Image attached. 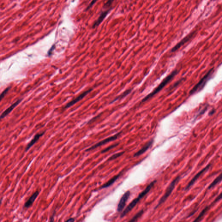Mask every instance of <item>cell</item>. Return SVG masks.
<instances>
[{
    "instance_id": "cell-2",
    "label": "cell",
    "mask_w": 222,
    "mask_h": 222,
    "mask_svg": "<svg viewBox=\"0 0 222 222\" xmlns=\"http://www.w3.org/2000/svg\"><path fill=\"white\" fill-rule=\"evenodd\" d=\"M214 73V68L211 69L208 73L202 78L197 84L194 86L190 92V95H193L203 90L207 82L211 78Z\"/></svg>"
},
{
    "instance_id": "cell-13",
    "label": "cell",
    "mask_w": 222,
    "mask_h": 222,
    "mask_svg": "<svg viewBox=\"0 0 222 222\" xmlns=\"http://www.w3.org/2000/svg\"><path fill=\"white\" fill-rule=\"evenodd\" d=\"M153 143V139H151L150 141H149L142 148L138 150V152H136V153L134 155V157H138V156L143 154L144 152H146L149 148H150L152 146Z\"/></svg>"
},
{
    "instance_id": "cell-26",
    "label": "cell",
    "mask_w": 222,
    "mask_h": 222,
    "mask_svg": "<svg viewBox=\"0 0 222 222\" xmlns=\"http://www.w3.org/2000/svg\"><path fill=\"white\" fill-rule=\"evenodd\" d=\"M207 106L205 108H204L202 111H201V112H200L199 115H203V114H204V113H205V112L207 111Z\"/></svg>"
},
{
    "instance_id": "cell-4",
    "label": "cell",
    "mask_w": 222,
    "mask_h": 222,
    "mask_svg": "<svg viewBox=\"0 0 222 222\" xmlns=\"http://www.w3.org/2000/svg\"><path fill=\"white\" fill-rule=\"evenodd\" d=\"M121 133H122V132H120L118 133L115 134L114 136H111V137H108V138L105 139L104 140H102V141L98 142V143L96 144L95 145L92 146L91 147L87 149L86 151H90V150H92L95 149L96 148L100 147V146H102V145L106 144L108 143L109 142H112V141H115V140H116L118 138L119 135L121 134Z\"/></svg>"
},
{
    "instance_id": "cell-5",
    "label": "cell",
    "mask_w": 222,
    "mask_h": 222,
    "mask_svg": "<svg viewBox=\"0 0 222 222\" xmlns=\"http://www.w3.org/2000/svg\"><path fill=\"white\" fill-rule=\"evenodd\" d=\"M211 164H209L207 165V166L204 168V169H203L201 171H200L198 174H197L192 179L191 181L189 182V184H188L186 187H185V191H187V190H189L191 187L193 185H194V183H195L196 181H197V179L200 177L201 176L203 173L206 172V171H207L209 169L211 168Z\"/></svg>"
},
{
    "instance_id": "cell-16",
    "label": "cell",
    "mask_w": 222,
    "mask_h": 222,
    "mask_svg": "<svg viewBox=\"0 0 222 222\" xmlns=\"http://www.w3.org/2000/svg\"><path fill=\"white\" fill-rule=\"evenodd\" d=\"M120 175H121L120 174H118V175H116L115 176H114V177H112V178H111V179H110L109 181H108L107 183H106V184H104L103 185H102V186L101 187L100 189L107 188L108 187L112 185V184H114V183H115V181L119 178Z\"/></svg>"
},
{
    "instance_id": "cell-19",
    "label": "cell",
    "mask_w": 222,
    "mask_h": 222,
    "mask_svg": "<svg viewBox=\"0 0 222 222\" xmlns=\"http://www.w3.org/2000/svg\"><path fill=\"white\" fill-rule=\"evenodd\" d=\"M124 151H122V152H119L118 153L115 154H113V155L111 156L110 158H108V160H113L116 159L117 158H119L120 156H122V154H124Z\"/></svg>"
},
{
    "instance_id": "cell-15",
    "label": "cell",
    "mask_w": 222,
    "mask_h": 222,
    "mask_svg": "<svg viewBox=\"0 0 222 222\" xmlns=\"http://www.w3.org/2000/svg\"><path fill=\"white\" fill-rule=\"evenodd\" d=\"M109 11H110V10L105 11L102 13L100 15L99 17V18L96 21L95 23L93 24V28L99 26V25L102 22V21L105 19V17H106V16L107 15L108 13L109 12Z\"/></svg>"
},
{
    "instance_id": "cell-11",
    "label": "cell",
    "mask_w": 222,
    "mask_h": 222,
    "mask_svg": "<svg viewBox=\"0 0 222 222\" xmlns=\"http://www.w3.org/2000/svg\"><path fill=\"white\" fill-rule=\"evenodd\" d=\"M39 191H36L30 197V198L27 201L24 203V206L23 207V209H28L30 207L32 206L33 203L35 201V200L37 199V197L38 196L39 194Z\"/></svg>"
},
{
    "instance_id": "cell-8",
    "label": "cell",
    "mask_w": 222,
    "mask_h": 222,
    "mask_svg": "<svg viewBox=\"0 0 222 222\" xmlns=\"http://www.w3.org/2000/svg\"><path fill=\"white\" fill-rule=\"evenodd\" d=\"M141 200L138 197H137L136 199H134L128 206L127 207L125 210L123 211L121 215V218L123 217L124 216H126L127 214L129 212L131 211L135 207L137 203L139 202V201Z\"/></svg>"
},
{
    "instance_id": "cell-17",
    "label": "cell",
    "mask_w": 222,
    "mask_h": 222,
    "mask_svg": "<svg viewBox=\"0 0 222 222\" xmlns=\"http://www.w3.org/2000/svg\"><path fill=\"white\" fill-rule=\"evenodd\" d=\"M222 181V174H220L215 180L213 181V182L209 185L208 187V189H212L215 186L217 185V184H219L220 182Z\"/></svg>"
},
{
    "instance_id": "cell-20",
    "label": "cell",
    "mask_w": 222,
    "mask_h": 222,
    "mask_svg": "<svg viewBox=\"0 0 222 222\" xmlns=\"http://www.w3.org/2000/svg\"><path fill=\"white\" fill-rule=\"evenodd\" d=\"M132 91V90H128L124 92L122 95H120L117 98H116V100L114 101H116V100H118V99H122V98H124V97H126V96H127L129 94L130 92Z\"/></svg>"
},
{
    "instance_id": "cell-14",
    "label": "cell",
    "mask_w": 222,
    "mask_h": 222,
    "mask_svg": "<svg viewBox=\"0 0 222 222\" xmlns=\"http://www.w3.org/2000/svg\"><path fill=\"white\" fill-rule=\"evenodd\" d=\"M21 100H18L17 101L15 102L13 104H12L11 106L9 107L8 108H7V109L5 112H3V113L0 116V120H1L2 118L5 117L7 115H8L10 112H11L12 111V110H13V109H14V108H15L20 103V102H21Z\"/></svg>"
},
{
    "instance_id": "cell-10",
    "label": "cell",
    "mask_w": 222,
    "mask_h": 222,
    "mask_svg": "<svg viewBox=\"0 0 222 222\" xmlns=\"http://www.w3.org/2000/svg\"><path fill=\"white\" fill-rule=\"evenodd\" d=\"M92 90V89H90V90H88L84 92H83V93H82L80 96H78L77 97L75 98L74 100H73L72 101L70 102L67 103V104L66 105L65 108H69L72 106L73 105H74L76 103H77V102L80 101L81 100H82L83 98H84L85 97L88 93H90Z\"/></svg>"
},
{
    "instance_id": "cell-24",
    "label": "cell",
    "mask_w": 222,
    "mask_h": 222,
    "mask_svg": "<svg viewBox=\"0 0 222 222\" xmlns=\"http://www.w3.org/2000/svg\"><path fill=\"white\" fill-rule=\"evenodd\" d=\"M97 1H98V0H92V1L91 2L90 4V5L88 6V7L86 8V10H89L91 7H92V6L94 5V4H95Z\"/></svg>"
},
{
    "instance_id": "cell-3",
    "label": "cell",
    "mask_w": 222,
    "mask_h": 222,
    "mask_svg": "<svg viewBox=\"0 0 222 222\" xmlns=\"http://www.w3.org/2000/svg\"><path fill=\"white\" fill-rule=\"evenodd\" d=\"M180 179H181V177L180 176L177 177L175 180H173L172 182L169 185V186L168 187V188L166 189L165 193H164V195L161 197V199L159 201L158 203L157 204V206L154 207V209H157L158 207H159L162 203H164L168 199V197L171 194V193L172 192L173 190L175 189L176 185L179 182Z\"/></svg>"
},
{
    "instance_id": "cell-22",
    "label": "cell",
    "mask_w": 222,
    "mask_h": 222,
    "mask_svg": "<svg viewBox=\"0 0 222 222\" xmlns=\"http://www.w3.org/2000/svg\"><path fill=\"white\" fill-rule=\"evenodd\" d=\"M10 88H11V87H8V88H6V89L1 93V94L0 95V101H1V100H2V99L5 97V95L7 93V92H8V91H9V90L10 89Z\"/></svg>"
},
{
    "instance_id": "cell-29",
    "label": "cell",
    "mask_w": 222,
    "mask_h": 222,
    "mask_svg": "<svg viewBox=\"0 0 222 222\" xmlns=\"http://www.w3.org/2000/svg\"><path fill=\"white\" fill-rule=\"evenodd\" d=\"M2 200H3V198H1V199H0V207H1V203H2Z\"/></svg>"
},
{
    "instance_id": "cell-25",
    "label": "cell",
    "mask_w": 222,
    "mask_h": 222,
    "mask_svg": "<svg viewBox=\"0 0 222 222\" xmlns=\"http://www.w3.org/2000/svg\"><path fill=\"white\" fill-rule=\"evenodd\" d=\"M55 48V45H53V46H52V47H51V49H49L48 53V54L49 56H50V55L52 54V52H53V51Z\"/></svg>"
},
{
    "instance_id": "cell-21",
    "label": "cell",
    "mask_w": 222,
    "mask_h": 222,
    "mask_svg": "<svg viewBox=\"0 0 222 222\" xmlns=\"http://www.w3.org/2000/svg\"><path fill=\"white\" fill-rule=\"evenodd\" d=\"M118 144H113V145H111V146H109V147L107 148H106L103 150L102 151V153H106V152H107V151H108V150H110L112 149L113 148L116 147V146H117Z\"/></svg>"
},
{
    "instance_id": "cell-27",
    "label": "cell",
    "mask_w": 222,
    "mask_h": 222,
    "mask_svg": "<svg viewBox=\"0 0 222 222\" xmlns=\"http://www.w3.org/2000/svg\"><path fill=\"white\" fill-rule=\"evenodd\" d=\"M215 112V110H214V109L211 111V112H210V113H209V116H212V115H213V114H214V112Z\"/></svg>"
},
{
    "instance_id": "cell-12",
    "label": "cell",
    "mask_w": 222,
    "mask_h": 222,
    "mask_svg": "<svg viewBox=\"0 0 222 222\" xmlns=\"http://www.w3.org/2000/svg\"><path fill=\"white\" fill-rule=\"evenodd\" d=\"M44 133H45V132L40 133H37L35 134L33 138L30 141L29 143L27 144V146H26V148H25V152H27L28 150H29V149L39 140V138L42 137L44 134Z\"/></svg>"
},
{
    "instance_id": "cell-1",
    "label": "cell",
    "mask_w": 222,
    "mask_h": 222,
    "mask_svg": "<svg viewBox=\"0 0 222 222\" xmlns=\"http://www.w3.org/2000/svg\"><path fill=\"white\" fill-rule=\"evenodd\" d=\"M177 73H178V71H177V70H176L173 71L167 77H166V78L162 81V82L159 85L157 88H155V90H154L151 93H150L148 96H146L145 98H144V99H143L142 100V102H144L148 100H149L150 98L153 97L155 94H156L157 93H158V92H159L161 90H162V89H163L166 84H168L169 82L170 81H171L172 80V79L177 74Z\"/></svg>"
},
{
    "instance_id": "cell-23",
    "label": "cell",
    "mask_w": 222,
    "mask_h": 222,
    "mask_svg": "<svg viewBox=\"0 0 222 222\" xmlns=\"http://www.w3.org/2000/svg\"><path fill=\"white\" fill-rule=\"evenodd\" d=\"M114 1V0H108V1L106 3V4H105L104 7H108L112 5V2H113V1Z\"/></svg>"
},
{
    "instance_id": "cell-28",
    "label": "cell",
    "mask_w": 222,
    "mask_h": 222,
    "mask_svg": "<svg viewBox=\"0 0 222 222\" xmlns=\"http://www.w3.org/2000/svg\"><path fill=\"white\" fill-rule=\"evenodd\" d=\"M75 221V219L73 218H70V219H68L66 221V222H74Z\"/></svg>"
},
{
    "instance_id": "cell-7",
    "label": "cell",
    "mask_w": 222,
    "mask_h": 222,
    "mask_svg": "<svg viewBox=\"0 0 222 222\" xmlns=\"http://www.w3.org/2000/svg\"><path fill=\"white\" fill-rule=\"evenodd\" d=\"M221 198H222V194L220 193L219 195L216 198V199L214 200V201H213L210 206H207V207H205V208L200 213V214H199V216L195 220H194V222L200 221V219L204 216V215L206 214V213H207V212L211 208V206H212L213 205H214L217 202L219 201V200H221Z\"/></svg>"
},
{
    "instance_id": "cell-6",
    "label": "cell",
    "mask_w": 222,
    "mask_h": 222,
    "mask_svg": "<svg viewBox=\"0 0 222 222\" xmlns=\"http://www.w3.org/2000/svg\"><path fill=\"white\" fill-rule=\"evenodd\" d=\"M130 195V192L129 191H128L126 192L121 197L118 205L117 211L118 212H121L123 211Z\"/></svg>"
},
{
    "instance_id": "cell-9",
    "label": "cell",
    "mask_w": 222,
    "mask_h": 222,
    "mask_svg": "<svg viewBox=\"0 0 222 222\" xmlns=\"http://www.w3.org/2000/svg\"><path fill=\"white\" fill-rule=\"evenodd\" d=\"M194 32H193L190 33V34L187 35L186 37H185L181 41H180V42L178 43L174 47L172 48L171 50V52H175L177 51V50H178L181 46H183L185 43H186L187 41H189L192 37L194 35Z\"/></svg>"
},
{
    "instance_id": "cell-18",
    "label": "cell",
    "mask_w": 222,
    "mask_h": 222,
    "mask_svg": "<svg viewBox=\"0 0 222 222\" xmlns=\"http://www.w3.org/2000/svg\"><path fill=\"white\" fill-rule=\"evenodd\" d=\"M144 213L143 210H142L140 211H139L137 214L134 215V217L130 220V222H135L137 221L139 218L142 217Z\"/></svg>"
}]
</instances>
